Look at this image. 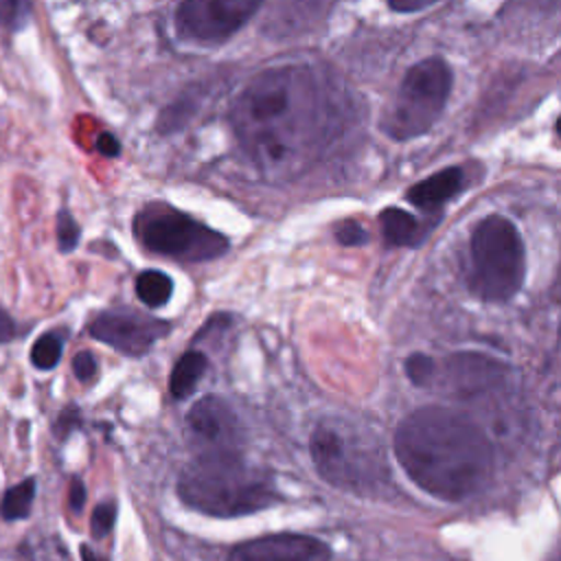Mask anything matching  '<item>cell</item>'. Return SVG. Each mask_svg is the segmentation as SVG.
<instances>
[{
	"instance_id": "9",
	"label": "cell",
	"mask_w": 561,
	"mask_h": 561,
	"mask_svg": "<svg viewBox=\"0 0 561 561\" xmlns=\"http://www.w3.org/2000/svg\"><path fill=\"white\" fill-rule=\"evenodd\" d=\"M167 331L169 324L164 320L142 316L134 309L103 311L90 322V335L94 340L131 357L145 355Z\"/></svg>"
},
{
	"instance_id": "19",
	"label": "cell",
	"mask_w": 561,
	"mask_h": 561,
	"mask_svg": "<svg viewBox=\"0 0 561 561\" xmlns=\"http://www.w3.org/2000/svg\"><path fill=\"white\" fill-rule=\"evenodd\" d=\"M116 524V504L114 502H101L94 506L92 517H90V533L96 539H103L105 535L112 533Z\"/></svg>"
},
{
	"instance_id": "14",
	"label": "cell",
	"mask_w": 561,
	"mask_h": 561,
	"mask_svg": "<svg viewBox=\"0 0 561 561\" xmlns=\"http://www.w3.org/2000/svg\"><path fill=\"white\" fill-rule=\"evenodd\" d=\"M379 226H381V234L383 241L388 245H414L419 243V221L414 215H410L408 210L401 208H386L379 215Z\"/></svg>"
},
{
	"instance_id": "26",
	"label": "cell",
	"mask_w": 561,
	"mask_h": 561,
	"mask_svg": "<svg viewBox=\"0 0 561 561\" xmlns=\"http://www.w3.org/2000/svg\"><path fill=\"white\" fill-rule=\"evenodd\" d=\"M96 149H99V153H103L107 158H116L121 153V145L112 134H101L96 140Z\"/></svg>"
},
{
	"instance_id": "12",
	"label": "cell",
	"mask_w": 561,
	"mask_h": 561,
	"mask_svg": "<svg viewBox=\"0 0 561 561\" xmlns=\"http://www.w3.org/2000/svg\"><path fill=\"white\" fill-rule=\"evenodd\" d=\"M465 186V173L460 167H447L427 180L414 184L408 191V202L419 208H436L460 193Z\"/></svg>"
},
{
	"instance_id": "15",
	"label": "cell",
	"mask_w": 561,
	"mask_h": 561,
	"mask_svg": "<svg viewBox=\"0 0 561 561\" xmlns=\"http://www.w3.org/2000/svg\"><path fill=\"white\" fill-rule=\"evenodd\" d=\"M173 294V280L158 270H147L140 272L136 278V296L147 305V307H162L169 302Z\"/></svg>"
},
{
	"instance_id": "5",
	"label": "cell",
	"mask_w": 561,
	"mask_h": 561,
	"mask_svg": "<svg viewBox=\"0 0 561 561\" xmlns=\"http://www.w3.org/2000/svg\"><path fill=\"white\" fill-rule=\"evenodd\" d=\"M454 83V72L440 57L414 64L399 83V90L383 114L381 129L394 140H410L425 134L443 114Z\"/></svg>"
},
{
	"instance_id": "23",
	"label": "cell",
	"mask_w": 561,
	"mask_h": 561,
	"mask_svg": "<svg viewBox=\"0 0 561 561\" xmlns=\"http://www.w3.org/2000/svg\"><path fill=\"white\" fill-rule=\"evenodd\" d=\"M72 370L79 381H90L96 375V359L90 351H81L72 359Z\"/></svg>"
},
{
	"instance_id": "1",
	"label": "cell",
	"mask_w": 561,
	"mask_h": 561,
	"mask_svg": "<svg viewBox=\"0 0 561 561\" xmlns=\"http://www.w3.org/2000/svg\"><path fill=\"white\" fill-rule=\"evenodd\" d=\"M230 116L243 149L270 175L298 171L324 127L318 83L300 66L256 75L237 96Z\"/></svg>"
},
{
	"instance_id": "28",
	"label": "cell",
	"mask_w": 561,
	"mask_h": 561,
	"mask_svg": "<svg viewBox=\"0 0 561 561\" xmlns=\"http://www.w3.org/2000/svg\"><path fill=\"white\" fill-rule=\"evenodd\" d=\"M434 2H425V0H416V2H390V9L397 13H412V11H421L425 7H432Z\"/></svg>"
},
{
	"instance_id": "20",
	"label": "cell",
	"mask_w": 561,
	"mask_h": 561,
	"mask_svg": "<svg viewBox=\"0 0 561 561\" xmlns=\"http://www.w3.org/2000/svg\"><path fill=\"white\" fill-rule=\"evenodd\" d=\"M79 226L68 210L57 213V245L61 252H72L79 243Z\"/></svg>"
},
{
	"instance_id": "24",
	"label": "cell",
	"mask_w": 561,
	"mask_h": 561,
	"mask_svg": "<svg viewBox=\"0 0 561 561\" xmlns=\"http://www.w3.org/2000/svg\"><path fill=\"white\" fill-rule=\"evenodd\" d=\"M79 421H81V414H79V410L75 408V405H70V408H66L61 414H59V419H57V423H55V432H57V436H68V432L70 430H75L77 425H79Z\"/></svg>"
},
{
	"instance_id": "16",
	"label": "cell",
	"mask_w": 561,
	"mask_h": 561,
	"mask_svg": "<svg viewBox=\"0 0 561 561\" xmlns=\"http://www.w3.org/2000/svg\"><path fill=\"white\" fill-rule=\"evenodd\" d=\"M33 500H35V478H26L4 491V495L0 500V515L7 522L24 519L31 513Z\"/></svg>"
},
{
	"instance_id": "2",
	"label": "cell",
	"mask_w": 561,
	"mask_h": 561,
	"mask_svg": "<svg viewBox=\"0 0 561 561\" xmlns=\"http://www.w3.org/2000/svg\"><path fill=\"white\" fill-rule=\"evenodd\" d=\"M394 456L419 489L445 502L480 493L493 471V447L482 427L443 405L419 408L399 423Z\"/></svg>"
},
{
	"instance_id": "17",
	"label": "cell",
	"mask_w": 561,
	"mask_h": 561,
	"mask_svg": "<svg viewBox=\"0 0 561 561\" xmlns=\"http://www.w3.org/2000/svg\"><path fill=\"white\" fill-rule=\"evenodd\" d=\"M61 351H64V342H61L59 333L48 331L35 340V344L31 348V362L39 370H50L59 364Z\"/></svg>"
},
{
	"instance_id": "10",
	"label": "cell",
	"mask_w": 561,
	"mask_h": 561,
	"mask_svg": "<svg viewBox=\"0 0 561 561\" xmlns=\"http://www.w3.org/2000/svg\"><path fill=\"white\" fill-rule=\"evenodd\" d=\"M333 550L302 533H272L234 546L226 561H331Z\"/></svg>"
},
{
	"instance_id": "27",
	"label": "cell",
	"mask_w": 561,
	"mask_h": 561,
	"mask_svg": "<svg viewBox=\"0 0 561 561\" xmlns=\"http://www.w3.org/2000/svg\"><path fill=\"white\" fill-rule=\"evenodd\" d=\"M13 337H15V322L11 320L9 311H4V309L0 307V344L9 342V340H13Z\"/></svg>"
},
{
	"instance_id": "6",
	"label": "cell",
	"mask_w": 561,
	"mask_h": 561,
	"mask_svg": "<svg viewBox=\"0 0 561 561\" xmlns=\"http://www.w3.org/2000/svg\"><path fill=\"white\" fill-rule=\"evenodd\" d=\"M136 237L140 243L162 256L182 263L213 261L228 252V239L171 206H149L136 215Z\"/></svg>"
},
{
	"instance_id": "4",
	"label": "cell",
	"mask_w": 561,
	"mask_h": 561,
	"mask_svg": "<svg viewBox=\"0 0 561 561\" xmlns=\"http://www.w3.org/2000/svg\"><path fill=\"white\" fill-rule=\"evenodd\" d=\"M526 252L513 221L484 217L469 237V289L486 302H506L524 285Z\"/></svg>"
},
{
	"instance_id": "25",
	"label": "cell",
	"mask_w": 561,
	"mask_h": 561,
	"mask_svg": "<svg viewBox=\"0 0 561 561\" xmlns=\"http://www.w3.org/2000/svg\"><path fill=\"white\" fill-rule=\"evenodd\" d=\"M68 504L72 508V513H81L83 504H85V486L79 478H72L70 489H68Z\"/></svg>"
},
{
	"instance_id": "13",
	"label": "cell",
	"mask_w": 561,
	"mask_h": 561,
	"mask_svg": "<svg viewBox=\"0 0 561 561\" xmlns=\"http://www.w3.org/2000/svg\"><path fill=\"white\" fill-rule=\"evenodd\" d=\"M208 368V357L199 351H186L173 366L171 379H169V390L175 399H186L193 394L197 388L202 375Z\"/></svg>"
},
{
	"instance_id": "22",
	"label": "cell",
	"mask_w": 561,
	"mask_h": 561,
	"mask_svg": "<svg viewBox=\"0 0 561 561\" xmlns=\"http://www.w3.org/2000/svg\"><path fill=\"white\" fill-rule=\"evenodd\" d=\"M337 241L342 245H362L368 241V232L357 224V221H344L337 232H335Z\"/></svg>"
},
{
	"instance_id": "29",
	"label": "cell",
	"mask_w": 561,
	"mask_h": 561,
	"mask_svg": "<svg viewBox=\"0 0 561 561\" xmlns=\"http://www.w3.org/2000/svg\"><path fill=\"white\" fill-rule=\"evenodd\" d=\"M79 557H81V561H107L105 557H101L96 550H92V548L85 546V543L79 548Z\"/></svg>"
},
{
	"instance_id": "11",
	"label": "cell",
	"mask_w": 561,
	"mask_h": 561,
	"mask_svg": "<svg viewBox=\"0 0 561 561\" xmlns=\"http://www.w3.org/2000/svg\"><path fill=\"white\" fill-rule=\"evenodd\" d=\"M186 425L202 454L237 451L241 443V425L232 408L219 397H204L186 414Z\"/></svg>"
},
{
	"instance_id": "8",
	"label": "cell",
	"mask_w": 561,
	"mask_h": 561,
	"mask_svg": "<svg viewBox=\"0 0 561 561\" xmlns=\"http://www.w3.org/2000/svg\"><path fill=\"white\" fill-rule=\"evenodd\" d=\"M309 449L318 473L333 486L357 491L375 478L377 469L370 465V458L357 447H351L333 425L316 427Z\"/></svg>"
},
{
	"instance_id": "7",
	"label": "cell",
	"mask_w": 561,
	"mask_h": 561,
	"mask_svg": "<svg viewBox=\"0 0 561 561\" xmlns=\"http://www.w3.org/2000/svg\"><path fill=\"white\" fill-rule=\"evenodd\" d=\"M259 9V0H186L175 9V26L186 39L217 44L237 33Z\"/></svg>"
},
{
	"instance_id": "18",
	"label": "cell",
	"mask_w": 561,
	"mask_h": 561,
	"mask_svg": "<svg viewBox=\"0 0 561 561\" xmlns=\"http://www.w3.org/2000/svg\"><path fill=\"white\" fill-rule=\"evenodd\" d=\"M31 18V4L24 0H0V24L9 31H20Z\"/></svg>"
},
{
	"instance_id": "21",
	"label": "cell",
	"mask_w": 561,
	"mask_h": 561,
	"mask_svg": "<svg viewBox=\"0 0 561 561\" xmlns=\"http://www.w3.org/2000/svg\"><path fill=\"white\" fill-rule=\"evenodd\" d=\"M434 370H436V366H434V359L430 355L414 353L405 359V375L416 386H425L432 379Z\"/></svg>"
},
{
	"instance_id": "3",
	"label": "cell",
	"mask_w": 561,
	"mask_h": 561,
	"mask_svg": "<svg viewBox=\"0 0 561 561\" xmlns=\"http://www.w3.org/2000/svg\"><path fill=\"white\" fill-rule=\"evenodd\" d=\"M178 495L188 508L210 517L250 515L280 500L274 478L239 451L193 458L180 473Z\"/></svg>"
}]
</instances>
